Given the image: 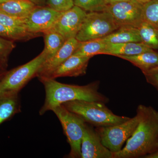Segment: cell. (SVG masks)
Listing matches in <instances>:
<instances>
[{
  "mask_svg": "<svg viewBox=\"0 0 158 158\" xmlns=\"http://www.w3.org/2000/svg\"><path fill=\"white\" fill-rule=\"evenodd\" d=\"M138 126L125 147L113 153V158H144L158 151V111L151 106H138Z\"/></svg>",
  "mask_w": 158,
  "mask_h": 158,
  "instance_id": "1",
  "label": "cell"
},
{
  "mask_svg": "<svg viewBox=\"0 0 158 158\" xmlns=\"http://www.w3.org/2000/svg\"><path fill=\"white\" fill-rule=\"evenodd\" d=\"M38 78L44 86L45 91V101L39 111L41 116L66 102L84 100L106 104L109 102L107 97L99 92L98 81L80 86L62 84L55 79L46 77Z\"/></svg>",
  "mask_w": 158,
  "mask_h": 158,
  "instance_id": "2",
  "label": "cell"
},
{
  "mask_svg": "<svg viewBox=\"0 0 158 158\" xmlns=\"http://www.w3.org/2000/svg\"><path fill=\"white\" fill-rule=\"evenodd\" d=\"M101 102L75 100L62 104L67 110L81 117L88 124L96 127L120 124L130 117L116 115Z\"/></svg>",
  "mask_w": 158,
  "mask_h": 158,
  "instance_id": "3",
  "label": "cell"
},
{
  "mask_svg": "<svg viewBox=\"0 0 158 158\" xmlns=\"http://www.w3.org/2000/svg\"><path fill=\"white\" fill-rule=\"evenodd\" d=\"M47 59L44 50L30 62L6 72L0 80V95L19 94L29 81L37 74Z\"/></svg>",
  "mask_w": 158,
  "mask_h": 158,
  "instance_id": "4",
  "label": "cell"
},
{
  "mask_svg": "<svg viewBox=\"0 0 158 158\" xmlns=\"http://www.w3.org/2000/svg\"><path fill=\"white\" fill-rule=\"evenodd\" d=\"M59 119L67 141L70 146L68 158H81V144L86 122L62 105L52 110Z\"/></svg>",
  "mask_w": 158,
  "mask_h": 158,
  "instance_id": "5",
  "label": "cell"
},
{
  "mask_svg": "<svg viewBox=\"0 0 158 158\" xmlns=\"http://www.w3.org/2000/svg\"><path fill=\"white\" fill-rule=\"evenodd\" d=\"M119 28L108 11L88 12L75 38L80 42L99 39Z\"/></svg>",
  "mask_w": 158,
  "mask_h": 158,
  "instance_id": "6",
  "label": "cell"
},
{
  "mask_svg": "<svg viewBox=\"0 0 158 158\" xmlns=\"http://www.w3.org/2000/svg\"><path fill=\"white\" fill-rule=\"evenodd\" d=\"M139 119L140 115L136 112L135 116L123 123L96 127L95 130L102 144L114 153L121 150L125 142L132 135L138 126Z\"/></svg>",
  "mask_w": 158,
  "mask_h": 158,
  "instance_id": "7",
  "label": "cell"
},
{
  "mask_svg": "<svg viewBox=\"0 0 158 158\" xmlns=\"http://www.w3.org/2000/svg\"><path fill=\"white\" fill-rule=\"evenodd\" d=\"M143 4L137 0L123 1L108 4L105 11L111 14L119 27L130 26L138 28L143 22Z\"/></svg>",
  "mask_w": 158,
  "mask_h": 158,
  "instance_id": "8",
  "label": "cell"
},
{
  "mask_svg": "<svg viewBox=\"0 0 158 158\" xmlns=\"http://www.w3.org/2000/svg\"><path fill=\"white\" fill-rule=\"evenodd\" d=\"M62 12L48 6H36L23 19L25 28L31 34H44L52 27Z\"/></svg>",
  "mask_w": 158,
  "mask_h": 158,
  "instance_id": "9",
  "label": "cell"
},
{
  "mask_svg": "<svg viewBox=\"0 0 158 158\" xmlns=\"http://www.w3.org/2000/svg\"><path fill=\"white\" fill-rule=\"evenodd\" d=\"M87 14V11L84 9L74 6L72 8L62 12L50 30L61 34L66 40L75 38L81 27Z\"/></svg>",
  "mask_w": 158,
  "mask_h": 158,
  "instance_id": "10",
  "label": "cell"
},
{
  "mask_svg": "<svg viewBox=\"0 0 158 158\" xmlns=\"http://www.w3.org/2000/svg\"><path fill=\"white\" fill-rule=\"evenodd\" d=\"M81 158H113V153L102 143L93 126L87 123L82 138Z\"/></svg>",
  "mask_w": 158,
  "mask_h": 158,
  "instance_id": "11",
  "label": "cell"
},
{
  "mask_svg": "<svg viewBox=\"0 0 158 158\" xmlns=\"http://www.w3.org/2000/svg\"><path fill=\"white\" fill-rule=\"evenodd\" d=\"M79 42L76 38L66 40L62 47L53 56L44 62L40 68L36 77H49L59 65L73 55Z\"/></svg>",
  "mask_w": 158,
  "mask_h": 158,
  "instance_id": "12",
  "label": "cell"
},
{
  "mask_svg": "<svg viewBox=\"0 0 158 158\" xmlns=\"http://www.w3.org/2000/svg\"><path fill=\"white\" fill-rule=\"evenodd\" d=\"M90 57L73 55L59 65L48 78L77 77L86 73Z\"/></svg>",
  "mask_w": 158,
  "mask_h": 158,
  "instance_id": "13",
  "label": "cell"
},
{
  "mask_svg": "<svg viewBox=\"0 0 158 158\" xmlns=\"http://www.w3.org/2000/svg\"><path fill=\"white\" fill-rule=\"evenodd\" d=\"M141 42H129L121 44H106L102 54L118 56H130L138 55L145 52L152 51Z\"/></svg>",
  "mask_w": 158,
  "mask_h": 158,
  "instance_id": "14",
  "label": "cell"
},
{
  "mask_svg": "<svg viewBox=\"0 0 158 158\" xmlns=\"http://www.w3.org/2000/svg\"><path fill=\"white\" fill-rule=\"evenodd\" d=\"M98 40L106 44L141 42L138 29L130 26L120 27L108 36Z\"/></svg>",
  "mask_w": 158,
  "mask_h": 158,
  "instance_id": "15",
  "label": "cell"
},
{
  "mask_svg": "<svg viewBox=\"0 0 158 158\" xmlns=\"http://www.w3.org/2000/svg\"><path fill=\"white\" fill-rule=\"evenodd\" d=\"M21 111L19 94L0 95V125Z\"/></svg>",
  "mask_w": 158,
  "mask_h": 158,
  "instance_id": "16",
  "label": "cell"
},
{
  "mask_svg": "<svg viewBox=\"0 0 158 158\" xmlns=\"http://www.w3.org/2000/svg\"><path fill=\"white\" fill-rule=\"evenodd\" d=\"M36 6L30 0H8L0 4V10L13 17L24 19Z\"/></svg>",
  "mask_w": 158,
  "mask_h": 158,
  "instance_id": "17",
  "label": "cell"
},
{
  "mask_svg": "<svg viewBox=\"0 0 158 158\" xmlns=\"http://www.w3.org/2000/svg\"><path fill=\"white\" fill-rule=\"evenodd\" d=\"M127 60L140 69L143 73L158 67V52L153 50L134 56H116Z\"/></svg>",
  "mask_w": 158,
  "mask_h": 158,
  "instance_id": "18",
  "label": "cell"
},
{
  "mask_svg": "<svg viewBox=\"0 0 158 158\" xmlns=\"http://www.w3.org/2000/svg\"><path fill=\"white\" fill-rule=\"evenodd\" d=\"M43 34L45 43L44 50L46 54V60H48L56 53L66 40L61 34L52 30L47 31Z\"/></svg>",
  "mask_w": 158,
  "mask_h": 158,
  "instance_id": "19",
  "label": "cell"
},
{
  "mask_svg": "<svg viewBox=\"0 0 158 158\" xmlns=\"http://www.w3.org/2000/svg\"><path fill=\"white\" fill-rule=\"evenodd\" d=\"M106 46V44L98 39L88 41H79L78 45L73 55L92 58L97 55L102 54Z\"/></svg>",
  "mask_w": 158,
  "mask_h": 158,
  "instance_id": "20",
  "label": "cell"
},
{
  "mask_svg": "<svg viewBox=\"0 0 158 158\" xmlns=\"http://www.w3.org/2000/svg\"><path fill=\"white\" fill-rule=\"evenodd\" d=\"M141 43L154 50H158V30L143 21L138 27Z\"/></svg>",
  "mask_w": 158,
  "mask_h": 158,
  "instance_id": "21",
  "label": "cell"
},
{
  "mask_svg": "<svg viewBox=\"0 0 158 158\" xmlns=\"http://www.w3.org/2000/svg\"><path fill=\"white\" fill-rule=\"evenodd\" d=\"M40 35L29 33L24 29L14 28L0 23V37L11 40H26Z\"/></svg>",
  "mask_w": 158,
  "mask_h": 158,
  "instance_id": "22",
  "label": "cell"
},
{
  "mask_svg": "<svg viewBox=\"0 0 158 158\" xmlns=\"http://www.w3.org/2000/svg\"><path fill=\"white\" fill-rule=\"evenodd\" d=\"M142 17L143 21L158 30V0H151L143 3Z\"/></svg>",
  "mask_w": 158,
  "mask_h": 158,
  "instance_id": "23",
  "label": "cell"
},
{
  "mask_svg": "<svg viewBox=\"0 0 158 158\" xmlns=\"http://www.w3.org/2000/svg\"><path fill=\"white\" fill-rule=\"evenodd\" d=\"M74 5L92 12L105 11L107 5L105 0H74Z\"/></svg>",
  "mask_w": 158,
  "mask_h": 158,
  "instance_id": "24",
  "label": "cell"
},
{
  "mask_svg": "<svg viewBox=\"0 0 158 158\" xmlns=\"http://www.w3.org/2000/svg\"><path fill=\"white\" fill-rule=\"evenodd\" d=\"M0 23L10 27L24 29L26 30L23 19L13 17L1 10Z\"/></svg>",
  "mask_w": 158,
  "mask_h": 158,
  "instance_id": "25",
  "label": "cell"
},
{
  "mask_svg": "<svg viewBox=\"0 0 158 158\" xmlns=\"http://www.w3.org/2000/svg\"><path fill=\"white\" fill-rule=\"evenodd\" d=\"M15 46L13 40L0 37V60L6 65L8 57Z\"/></svg>",
  "mask_w": 158,
  "mask_h": 158,
  "instance_id": "26",
  "label": "cell"
},
{
  "mask_svg": "<svg viewBox=\"0 0 158 158\" xmlns=\"http://www.w3.org/2000/svg\"><path fill=\"white\" fill-rule=\"evenodd\" d=\"M47 6L59 12H64L74 5V0H48Z\"/></svg>",
  "mask_w": 158,
  "mask_h": 158,
  "instance_id": "27",
  "label": "cell"
},
{
  "mask_svg": "<svg viewBox=\"0 0 158 158\" xmlns=\"http://www.w3.org/2000/svg\"><path fill=\"white\" fill-rule=\"evenodd\" d=\"M143 74L148 83L152 85L158 90V67Z\"/></svg>",
  "mask_w": 158,
  "mask_h": 158,
  "instance_id": "28",
  "label": "cell"
},
{
  "mask_svg": "<svg viewBox=\"0 0 158 158\" xmlns=\"http://www.w3.org/2000/svg\"><path fill=\"white\" fill-rule=\"evenodd\" d=\"M36 6H45L48 0H30Z\"/></svg>",
  "mask_w": 158,
  "mask_h": 158,
  "instance_id": "29",
  "label": "cell"
},
{
  "mask_svg": "<svg viewBox=\"0 0 158 158\" xmlns=\"http://www.w3.org/2000/svg\"><path fill=\"white\" fill-rule=\"evenodd\" d=\"M144 158H158V151L144 156Z\"/></svg>",
  "mask_w": 158,
  "mask_h": 158,
  "instance_id": "30",
  "label": "cell"
},
{
  "mask_svg": "<svg viewBox=\"0 0 158 158\" xmlns=\"http://www.w3.org/2000/svg\"><path fill=\"white\" fill-rule=\"evenodd\" d=\"M128 1V0H105L107 5L112 4V3L118 2H123V1Z\"/></svg>",
  "mask_w": 158,
  "mask_h": 158,
  "instance_id": "31",
  "label": "cell"
},
{
  "mask_svg": "<svg viewBox=\"0 0 158 158\" xmlns=\"http://www.w3.org/2000/svg\"><path fill=\"white\" fill-rule=\"evenodd\" d=\"M6 72L5 69L0 68V80L2 77L6 73Z\"/></svg>",
  "mask_w": 158,
  "mask_h": 158,
  "instance_id": "32",
  "label": "cell"
},
{
  "mask_svg": "<svg viewBox=\"0 0 158 158\" xmlns=\"http://www.w3.org/2000/svg\"><path fill=\"white\" fill-rule=\"evenodd\" d=\"M6 65L0 60V68H6Z\"/></svg>",
  "mask_w": 158,
  "mask_h": 158,
  "instance_id": "33",
  "label": "cell"
},
{
  "mask_svg": "<svg viewBox=\"0 0 158 158\" xmlns=\"http://www.w3.org/2000/svg\"><path fill=\"white\" fill-rule=\"evenodd\" d=\"M138 2H140L142 3L146 2H148V1H151V0H137Z\"/></svg>",
  "mask_w": 158,
  "mask_h": 158,
  "instance_id": "34",
  "label": "cell"
},
{
  "mask_svg": "<svg viewBox=\"0 0 158 158\" xmlns=\"http://www.w3.org/2000/svg\"><path fill=\"white\" fill-rule=\"evenodd\" d=\"M8 0H0V4H2L3 2H7Z\"/></svg>",
  "mask_w": 158,
  "mask_h": 158,
  "instance_id": "35",
  "label": "cell"
}]
</instances>
